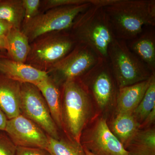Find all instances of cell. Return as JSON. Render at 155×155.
Instances as JSON below:
<instances>
[{"mask_svg": "<svg viewBox=\"0 0 155 155\" xmlns=\"http://www.w3.org/2000/svg\"><path fill=\"white\" fill-rule=\"evenodd\" d=\"M104 8L118 39L129 41L155 25L154 0H111Z\"/></svg>", "mask_w": 155, "mask_h": 155, "instance_id": "cell-1", "label": "cell"}, {"mask_svg": "<svg viewBox=\"0 0 155 155\" xmlns=\"http://www.w3.org/2000/svg\"><path fill=\"white\" fill-rule=\"evenodd\" d=\"M69 30L77 45L87 46L107 60L108 48L115 37L104 8L91 5L76 17Z\"/></svg>", "mask_w": 155, "mask_h": 155, "instance_id": "cell-2", "label": "cell"}, {"mask_svg": "<svg viewBox=\"0 0 155 155\" xmlns=\"http://www.w3.org/2000/svg\"><path fill=\"white\" fill-rule=\"evenodd\" d=\"M64 131L67 137L81 143V138L91 111V97L78 79L61 86Z\"/></svg>", "mask_w": 155, "mask_h": 155, "instance_id": "cell-3", "label": "cell"}, {"mask_svg": "<svg viewBox=\"0 0 155 155\" xmlns=\"http://www.w3.org/2000/svg\"><path fill=\"white\" fill-rule=\"evenodd\" d=\"M76 45L69 30L46 34L31 43L30 51L25 63L47 72Z\"/></svg>", "mask_w": 155, "mask_h": 155, "instance_id": "cell-4", "label": "cell"}, {"mask_svg": "<svg viewBox=\"0 0 155 155\" xmlns=\"http://www.w3.org/2000/svg\"><path fill=\"white\" fill-rule=\"evenodd\" d=\"M107 60L119 88L147 80L153 73L127 46L115 38L108 48Z\"/></svg>", "mask_w": 155, "mask_h": 155, "instance_id": "cell-5", "label": "cell"}, {"mask_svg": "<svg viewBox=\"0 0 155 155\" xmlns=\"http://www.w3.org/2000/svg\"><path fill=\"white\" fill-rule=\"evenodd\" d=\"M91 5L90 2L59 7L41 12L33 19L22 25L21 30L30 44L39 37L54 31L69 30L76 17Z\"/></svg>", "mask_w": 155, "mask_h": 155, "instance_id": "cell-6", "label": "cell"}, {"mask_svg": "<svg viewBox=\"0 0 155 155\" xmlns=\"http://www.w3.org/2000/svg\"><path fill=\"white\" fill-rule=\"evenodd\" d=\"M101 58L87 46L77 45L75 48L47 72L60 87L69 81L83 76Z\"/></svg>", "mask_w": 155, "mask_h": 155, "instance_id": "cell-7", "label": "cell"}, {"mask_svg": "<svg viewBox=\"0 0 155 155\" xmlns=\"http://www.w3.org/2000/svg\"><path fill=\"white\" fill-rule=\"evenodd\" d=\"M81 143L95 155H155L136 148L127 149L112 133L105 119L97 120L85 135Z\"/></svg>", "mask_w": 155, "mask_h": 155, "instance_id": "cell-8", "label": "cell"}, {"mask_svg": "<svg viewBox=\"0 0 155 155\" xmlns=\"http://www.w3.org/2000/svg\"><path fill=\"white\" fill-rule=\"evenodd\" d=\"M77 79L101 109L106 108L117 95V83L107 60L101 59Z\"/></svg>", "mask_w": 155, "mask_h": 155, "instance_id": "cell-9", "label": "cell"}, {"mask_svg": "<svg viewBox=\"0 0 155 155\" xmlns=\"http://www.w3.org/2000/svg\"><path fill=\"white\" fill-rule=\"evenodd\" d=\"M21 114L38 125L49 136L60 139V132L51 116L44 97L37 87L21 84Z\"/></svg>", "mask_w": 155, "mask_h": 155, "instance_id": "cell-10", "label": "cell"}, {"mask_svg": "<svg viewBox=\"0 0 155 155\" xmlns=\"http://www.w3.org/2000/svg\"><path fill=\"white\" fill-rule=\"evenodd\" d=\"M4 131L17 147L45 150L47 147L48 134L22 114L8 119Z\"/></svg>", "mask_w": 155, "mask_h": 155, "instance_id": "cell-11", "label": "cell"}, {"mask_svg": "<svg viewBox=\"0 0 155 155\" xmlns=\"http://www.w3.org/2000/svg\"><path fill=\"white\" fill-rule=\"evenodd\" d=\"M0 73L20 83L34 85L48 76L47 72L38 70L26 63L13 61L9 57L0 58Z\"/></svg>", "mask_w": 155, "mask_h": 155, "instance_id": "cell-12", "label": "cell"}, {"mask_svg": "<svg viewBox=\"0 0 155 155\" xmlns=\"http://www.w3.org/2000/svg\"><path fill=\"white\" fill-rule=\"evenodd\" d=\"M21 84L0 73V109L8 119L21 114Z\"/></svg>", "mask_w": 155, "mask_h": 155, "instance_id": "cell-13", "label": "cell"}, {"mask_svg": "<svg viewBox=\"0 0 155 155\" xmlns=\"http://www.w3.org/2000/svg\"><path fill=\"white\" fill-rule=\"evenodd\" d=\"M144 29L135 38L129 41L127 45L130 51L150 71L155 73V31Z\"/></svg>", "mask_w": 155, "mask_h": 155, "instance_id": "cell-14", "label": "cell"}, {"mask_svg": "<svg viewBox=\"0 0 155 155\" xmlns=\"http://www.w3.org/2000/svg\"><path fill=\"white\" fill-rule=\"evenodd\" d=\"M153 75L147 80L119 88L116 97L118 113L133 114L144 96Z\"/></svg>", "mask_w": 155, "mask_h": 155, "instance_id": "cell-15", "label": "cell"}, {"mask_svg": "<svg viewBox=\"0 0 155 155\" xmlns=\"http://www.w3.org/2000/svg\"><path fill=\"white\" fill-rule=\"evenodd\" d=\"M35 85L44 97L51 116L58 129L64 130L61 87L49 76Z\"/></svg>", "mask_w": 155, "mask_h": 155, "instance_id": "cell-16", "label": "cell"}, {"mask_svg": "<svg viewBox=\"0 0 155 155\" xmlns=\"http://www.w3.org/2000/svg\"><path fill=\"white\" fill-rule=\"evenodd\" d=\"M6 38L9 58L17 62L26 63L30 51V44L25 34L21 29L13 27Z\"/></svg>", "mask_w": 155, "mask_h": 155, "instance_id": "cell-17", "label": "cell"}, {"mask_svg": "<svg viewBox=\"0 0 155 155\" xmlns=\"http://www.w3.org/2000/svg\"><path fill=\"white\" fill-rule=\"evenodd\" d=\"M140 127V124L132 114L118 113L110 128L112 133L125 147Z\"/></svg>", "mask_w": 155, "mask_h": 155, "instance_id": "cell-18", "label": "cell"}, {"mask_svg": "<svg viewBox=\"0 0 155 155\" xmlns=\"http://www.w3.org/2000/svg\"><path fill=\"white\" fill-rule=\"evenodd\" d=\"M22 0H0V19L21 29L24 19Z\"/></svg>", "mask_w": 155, "mask_h": 155, "instance_id": "cell-19", "label": "cell"}, {"mask_svg": "<svg viewBox=\"0 0 155 155\" xmlns=\"http://www.w3.org/2000/svg\"><path fill=\"white\" fill-rule=\"evenodd\" d=\"M46 150L51 155H86L81 143L68 137L57 140L48 135Z\"/></svg>", "mask_w": 155, "mask_h": 155, "instance_id": "cell-20", "label": "cell"}, {"mask_svg": "<svg viewBox=\"0 0 155 155\" xmlns=\"http://www.w3.org/2000/svg\"><path fill=\"white\" fill-rule=\"evenodd\" d=\"M155 108V75H153L151 81L144 96L138 107L133 113L137 121L141 125L150 112Z\"/></svg>", "mask_w": 155, "mask_h": 155, "instance_id": "cell-21", "label": "cell"}, {"mask_svg": "<svg viewBox=\"0 0 155 155\" xmlns=\"http://www.w3.org/2000/svg\"><path fill=\"white\" fill-rule=\"evenodd\" d=\"M134 148L155 154V130L153 128L139 130L125 147Z\"/></svg>", "mask_w": 155, "mask_h": 155, "instance_id": "cell-22", "label": "cell"}, {"mask_svg": "<svg viewBox=\"0 0 155 155\" xmlns=\"http://www.w3.org/2000/svg\"><path fill=\"white\" fill-rule=\"evenodd\" d=\"M24 7V19L22 25L26 24L40 13L41 1L22 0Z\"/></svg>", "mask_w": 155, "mask_h": 155, "instance_id": "cell-23", "label": "cell"}, {"mask_svg": "<svg viewBox=\"0 0 155 155\" xmlns=\"http://www.w3.org/2000/svg\"><path fill=\"white\" fill-rule=\"evenodd\" d=\"M89 0H45L41 1L40 10L44 11L59 7L82 5L88 2Z\"/></svg>", "mask_w": 155, "mask_h": 155, "instance_id": "cell-24", "label": "cell"}, {"mask_svg": "<svg viewBox=\"0 0 155 155\" xmlns=\"http://www.w3.org/2000/svg\"><path fill=\"white\" fill-rule=\"evenodd\" d=\"M17 148L5 131H0V155H16Z\"/></svg>", "mask_w": 155, "mask_h": 155, "instance_id": "cell-25", "label": "cell"}, {"mask_svg": "<svg viewBox=\"0 0 155 155\" xmlns=\"http://www.w3.org/2000/svg\"><path fill=\"white\" fill-rule=\"evenodd\" d=\"M16 155H51L46 150L38 148L17 147Z\"/></svg>", "mask_w": 155, "mask_h": 155, "instance_id": "cell-26", "label": "cell"}, {"mask_svg": "<svg viewBox=\"0 0 155 155\" xmlns=\"http://www.w3.org/2000/svg\"><path fill=\"white\" fill-rule=\"evenodd\" d=\"M13 27L10 23L0 19V36L6 37Z\"/></svg>", "mask_w": 155, "mask_h": 155, "instance_id": "cell-27", "label": "cell"}, {"mask_svg": "<svg viewBox=\"0 0 155 155\" xmlns=\"http://www.w3.org/2000/svg\"><path fill=\"white\" fill-rule=\"evenodd\" d=\"M155 108L153 110L150 112L149 115L143 122L140 125V127L141 126H146L147 125H150L151 123H153L155 121Z\"/></svg>", "mask_w": 155, "mask_h": 155, "instance_id": "cell-28", "label": "cell"}, {"mask_svg": "<svg viewBox=\"0 0 155 155\" xmlns=\"http://www.w3.org/2000/svg\"><path fill=\"white\" fill-rule=\"evenodd\" d=\"M8 119L0 109V131L5 130Z\"/></svg>", "mask_w": 155, "mask_h": 155, "instance_id": "cell-29", "label": "cell"}, {"mask_svg": "<svg viewBox=\"0 0 155 155\" xmlns=\"http://www.w3.org/2000/svg\"><path fill=\"white\" fill-rule=\"evenodd\" d=\"M7 43L6 37L0 36V52H7Z\"/></svg>", "mask_w": 155, "mask_h": 155, "instance_id": "cell-30", "label": "cell"}, {"mask_svg": "<svg viewBox=\"0 0 155 155\" xmlns=\"http://www.w3.org/2000/svg\"><path fill=\"white\" fill-rule=\"evenodd\" d=\"M9 57L7 52H0V58Z\"/></svg>", "mask_w": 155, "mask_h": 155, "instance_id": "cell-31", "label": "cell"}, {"mask_svg": "<svg viewBox=\"0 0 155 155\" xmlns=\"http://www.w3.org/2000/svg\"><path fill=\"white\" fill-rule=\"evenodd\" d=\"M84 149L86 155H95L94 154L91 152L90 151H89L87 149L85 148L84 147Z\"/></svg>", "mask_w": 155, "mask_h": 155, "instance_id": "cell-32", "label": "cell"}]
</instances>
